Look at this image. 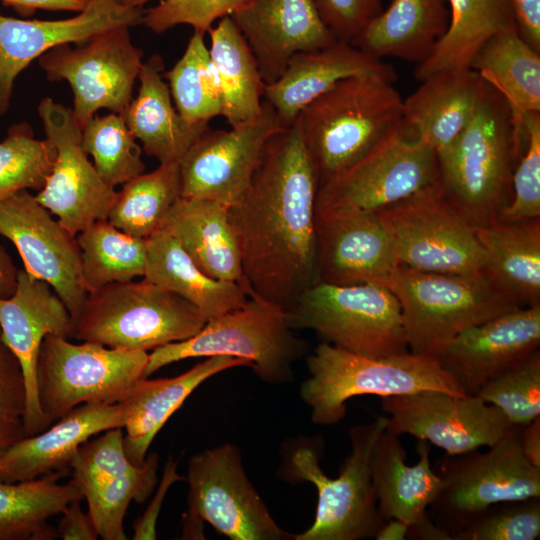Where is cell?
I'll use <instances>...</instances> for the list:
<instances>
[{"label":"cell","instance_id":"obj_1","mask_svg":"<svg viewBox=\"0 0 540 540\" xmlns=\"http://www.w3.org/2000/svg\"><path fill=\"white\" fill-rule=\"evenodd\" d=\"M317 188L294 122L268 140L246 194L229 208L249 296L287 310L317 283Z\"/></svg>","mask_w":540,"mask_h":540},{"label":"cell","instance_id":"obj_2","mask_svg":"<svg viewBox=\"0 0 540 540\" xmlns=\"http://www.w3.org/2000/svg\"><path fill=\"white\" fill-rule=\"evenodd\" d=\"M523 120L503 96L480 77L471 117L437 153L444 195L473 226L499 221L513 196L514 170L526 147Z\"/></svg>","mask_w":540,"mask_h":540},{"label":"cell","instance_id":"obj_3","mask_svg":"<svg viewBox=\"0 0 540 540\" xmlns=\"http://www.w3.org/2000/svg\"><path fill=\"white\" fill-rule=\"evenodd\" d=\"M395 80L391 66L344 78L299 113L295 122L318 188L402 127Z\"/></svg>","mask_w":540,"mask_h":540},{"label":"cell","instance_id":"obj_4","mask_svg":"<svg viewBox=\"0 0 540 540\" xmlns=\"http://www.w3.org/2000/svg\"><path fill=\"white\" fill-rule=\"evenodd\" d=\"M306 363L309 377L301 383L299 394L317 425L340 422L346 402L359 395L386 397L429 390L466 395L433 355L408 351L370 358L322 342Z\"/></svg>","mask_w":540,"mask_h":540},{"label":"cell","instance_id":"obj_5","mask_svg":"<svg viewBox=\"0 0 540 540\" xmlns=\"http://www.w3.org/2000/svg\"><path fill=\"white\" fill-rule=\"evenodd\" d=\"M306 351L294 335L285 310L256 295L232 311L207 320L194 336L152 350L144 377L173 362L194 357L227 355L246 360L268 384L292 379L293 364Z\"/></svg>","mask_w":540,"mask_h":540},{"label":"cell","instance_id":"obj_6","mask_svg":"<svg viewBox=\"0 0 540 540\" xmlns=\"http://www.w3.org/2000/svg\"><path fill=\"white\" fill-rule=\"evenodd\" d=\"M206 322L189 301L144 278L90 292L73 337L109 348L148 352L194 336Z\"/></svg>","mask_w":540,"mask_h":540},{"label":"cell","instance_id":"obj_7","mask_svg":"<svg viewBox=\"0 0 540 540\" xmlns=\"http://www.w3.org/2000/svg\"><path fill=\"white\" fill-rule=\"evenodd\" d=\"M390 290L411 353L435 356L463 330L521 308L483 273L443 274L399 265Z\"/></svg>","mask_w":540,"mask_h":540},{"label":"cell","instance_id":"obj_8","mask_svg":"<svg viewBox=\"0 0 540 540\" xmlns=\"http://www.w3.org/2000/svg\"><path fill=\"white\" fill-rule=\"evenodd\" d=\"M388 417L353 426L348 434L351 453L339 476L330 478L321 469L320 454L313 446L293 453L288 472L296 481L312 483L317 490L313 524L294 540H361L375 538L386 522L377 507L370 461L374 445L385 430Z\"/></svg>","mask_w":540,"mask_h":540},{"label":"cell","instance_id":"obj_9","mask_svg":"<svg viewBox=\"0 0 540 540\" xmlns=\"http://www.w3.org/2000/svg\"><path fill=\"white\" fill-rule=\"evenodd\" d=\"M285 313L293 330H312L323 342L359 355L383 358L409 351L400 304L386 287L318 282Z\"/></svg>","mask_w":540,"mask_h":540},{"label":"cell","instance_id":"obj_10","mask_svg":"<svg viewBox=\"0 0 540 540\" xmlns=\"http://www.w3.org/2000/svg\"><path fill=\"white\" fill-rule=\"evenodd\" d=\"M149 353L109 348L47 335L37 362V391L44 418L51 425L86 403L124 401L144 377Z\"/></svg>","mask_w":540,"mask_h":540},{"label":"cell","instance_id":"obj_11","mask_svg":"<svg viewBox=\"0 0 540 540\" xmlns=\"http://www.w3.org/2000/svg\"><path fill=\"white\" fill-rule=\"evenodd\" d=\"M186 481L188 510L183 538H203L209 523L232 540H289L247 477L237 446L232 443L206 449L189 459Z\"/></svg>","mask_w":540,"mask_h":540},{"label":"cell","instance_id":"obj_12","mask_svg":"<svg viewBox=\"0 0 540 540\" xmlns=\"http://www.w3.org/2000/svg\"><path fill=\"white\" fill-rule=\"evenodd\" d=\"M489 450L445 455L437 473L443 487L434 502L439 527L451 537L492 505L540 497V468L524 456L520 426Z\"/></svg>","mask_w":540,"mask_h":540},{"label":"cell","instance_id":"obj_13","mask_svg":"<svg viewBox=\"0 0 540 540\" xmlns=\"http://www.w3.org/2000/svg\"><path fill=\"white\" fill-rule=\"evenodd\" d=\"M397 263L443 274L480 272L484 250L474 227L444 195L441 185L376 211Z\"/></svg>","mask_w":540,"mask_h":540},{"label":"cell","instance_id":"obj_14","mask_svg":"<svg viewBox=\"0 0 540 540\" xmlns=\"http://www.w3.org/2000/svg\"><path fill=\"white\" fill-rule=\"evenodd\" d=\"M440 184L437 153L402 127L317 189L315 211L376 212Z\"/></svg>","mask_w":540,"mask_h":540},{"label":"cell","instance_id":"obj_15","mask_svg":"<svg viewBox=\"0 0 540 540\" xmlns=\"http://www.w3.org/2000/svg\"><path fill=\"white\" fill-rule=\"evenodd\" d=\"M119 26L72 48L57 45L39 57L51 81L66 80L73 92V117L82 129L100 109L122 114L133 98L143 52Z\"/></svg>","mask_w":540,"mask_h":540},{"label":"cell","instance_id":"obj_16","mask_svg":"<svg viewBox=\"0 0 540 540\" xmlns=\"http://www.w3.org/2000/svg\"><path fill=\"white\" fill-rule=\"evenodd\" d=\"M283 128L263 99L254 119L229 130L206 129L179 162L181 197L209 199L228 208L246 194L268 140Z\"/></svg>","mask_w":540,"mask_h":540},{"label":"cell","instance_id":"obj_17","mask_svg":"<svg viewBox=\"0 0 540 540\" xmlns=\"http://www.w3.org/2000/svg\"><path fill=\"white\" fill-rule=\"evenodd\" d=\"M46 138L56 157L37 201L73 235L96 221L108 218L117 191L106 184L82 147V129L72 109L43 98L37 107Z\"/></svg>","mask_w":540,"mask_h":540},{"label":"cell","instance_id":"obj_18","mask_svg":"<svg viewBox=\"0 0 540 540\" xmlns=\"http://www.w3.org/2000/svg\"><path fill=\"white\" fill-rule=\"evenodd\" d=\"M0 235L15 245L25 271L53 288L75 329L89 295L77 235L54 219L28 190L0 202Z\"/></svg>","mask_w":540,"mask_h":540},{"label":"cell","instance_id":"obj_19","mask_svg":"<svg viewBox=\"0 0 540 540\" xmlns=\"http://www.w3.org/2000/svg\"><path fill=\"white\" fill-rule=\"evenodd\" d=\"M380 398L382 410L389 414L385 430L430 442L446 455L490 447L514 427L497 407L477 395L429 390Z\"/></svg>","mask_w":540,"mask_h":540},{"label":"cell","instance_id":"obj_20","mask_svg":"<svg viewBox=\"0 0 540 540\" xmlns=\"http://www.w3.org/2000/svg\"><path fill=\"white\" fill-rule=\"evenodd\" d=\"M317 283L391 287L399 264L376 212L315 211Z\"/></svg>","mask_w":540,"mask_h":540},{"label":"cell","instance_id":"obj_21","mask_svg":"<svg viewBox=\"0 0 540 540\" xmlns=\"http://www.w3.org/2000/svg\"><path fill=\"white\" fill-rule=\"evenodd\" d=\"M0 330L5 344L21 363L27 391L26 437L49 426L40 408L37 391V362L44 338L74 336L71 315L53 288L45 281L18 269L14 293L0 298Z\"/></svg>","mask_w":540,"mask_h":540},{"label":"cell","instance_id":"obj_22","mask_svg":"<svg viewBox=\"0 0 540 540\" xmlns=\"http://www.w3.org/2000/svg\"><path fill=\"white\" fill-rule=\"evenodd\" d=\"M540 345V305L517 308L456 335L436 355L468 395L527 359Z\"/></svg>","mask_w":540,"mask_h":540},{"label":"cell","instance_id":"obj_23","mask_svg":"<svg viewBox=\"0 0 540 540\" xmlns=\"http://www.w3.org/2000/svg\"><path fill=\"white\" fill-rule=\"evenodd\" d=\"M142 8L97 5L61 20H24L0 15V116L9 108L14 82L34 59L61 44H84L119 26L143 23Z\"/></svg>","mask_w":540,"mask_h":540},{"label":"cell","instance_id":"obj_24","mask_svg":"<svg viewBox=\"0 0 540 540\" xmlns=\"http://www.w3.org/2000/svg\"><path fill=\"white\" fill-rule=\"evenodd\" d=\"M230 17L252 50L266 85L281 76L295 54L337 41L317 0H250Z\"/></svg>","mask_w":540,"mask_h":540},{"label":"cell","instance_id":"obj_25","mask_svg":"<svg viewBox=\"0 0 540 540\" xmlns=\"http://www.w3.org/2000/svg\"><path fill=\"white\" fill-rule=\"evenodd\" d=\"M128 408L114 404H81L44 431L28 436L0 456V481L15 483L52 474L66 475L78 447L99 432L124 427Z\"/></svg>","mask_w":540,"mask_h":540},{"label":"cell","instance_id":"obj_26","mask_svg":"<svg viewBox=\"0 0 540 540\" xmlns=\"http://www.w3.org/2000/svg\"><path fill=\"white\" fill-rule=\"evenodd\" d=\"M399 437L387 430L380 434L371 455V478L383 519H399L412 527L429 520L427 507L438 496L443 481L432 470L429 442L418 441L419 460L409 466Z\"/></svg>","mask_w":540,"mask_h":540},{"label":"cell","instance_id":"obj_27","mask_svg":"<svg viewBox=\"0 0 540 540\" xmlns=\"http://www.w3.org/2000/svg\"><path fill=\"white\" fill-rule=\"evenodd\" d=\"M403 99L402 132L436 153L447 148L467 125L480 83L473 69L440 71Z\"/></svg>","mask_w":540,"mask_h":540},{"label":"cell","instance_id":"obj_28","mask_svg":"<svg viewBox=\"0 0 540 540\" xmlns=\"http://www.w3.org/2000/svg\"><path fill=\"white\" fill-rule=\"evenodd\" d=\"M389 66L351 43L336 41L324 48L295 54L281 76L265 85L263 99L273 107L283 127H288L305 106L338 81Z\"/></svg>","mask_w":540,"mask_h":540},{"label":"cell","instance_id":"obj_29","mask_svg":"<svg viewBox=\"0 0 540 540\" xmlns=\"http://www.w3.org/2000/svg\"><path fill=\"white\" fill-rule=\"evenodd\" d=\"M160 229L170 233L206 275L237 282L248 292L228 207L209 199L180 197Z\"/></svg>","mask_w":540,"mask_h":540},{"label":"cell","instance_id":"obj_30","mask_svg":"<svg viewBox=\"0 0 540 540\" xmlns=\"http://www.w3.org/2000/svg\"><path fill=\"white\" fill-rule=\"evenodd\" d=\"M251 365L227 355L207 357L188 371L171 378L141 377L125 399L128 414L124 450L134 465H141L157 433L205 380L229 368Z\"/></svg>","mask_w":540,"mask_h":540},{"label":"cell","instance_id":"obj_31","mask_svg":"<svg viewBox=\"0 0 540 540\" xmlns=\"http://www.w3.org/2000/svg\"><path fill=\"white\" fill-rule=\"evenodd\" d=\"M164 62L153 54L143 61L139 89L121 114L143 150L160 164L180 162L207 126H190L180 117L162 74Z\"/></svg>","mask_w":540,"mask_h":540},{"label":"cell","instance_id":"obj_32","mask_svg":"<svg viewBox=\"0 0 540 540\" xmlns=\"http://www.w3.org/2000/svg\"><path fill=\"white\" fill-rule=\"evenodd\" d=\"M483 275L518 307L540 305V218L474 227Z\"/></svg>","mask_w":540,"mask_h":540},{"label":"cell","instance_id":"obj_33","mask_svg":"<svg viewBox=\"0 0 540 540\" xmlns=\"http://www.w3.org/2000/svg\"><path fill=\"white\" fill-rule=\"evenodd\" d=\"M448 21L445 0H392L350 43L379 60L394 57L419 64L429 56Z\"/></svg>","mask_w":540,"mask_h":540},{"label":"cell","instance_id":"obj_34","mask_svg":"<svg viewBox=\"0 0 540 540\" xmlns=\"http://www.w3.org/2000/svg\"><path fill=\"white\" fill-rule=\"evenodd\" d=\"M143 277L189 301L207 320L239 308L249 297L239 283L214 279L202 272L164 229L147 238Z\"/></svg>","mask_w":540,"mask_h":540},{"label":"cell","instance_id":"obj_35","mask_svg":"<svg viewBox=\"0 0 540 540\" xmlns=\"http://www.w3.org/2000/svg\"><path fill=\"white\" fill-rule=\"evenodd\" d=\"M209 56L221 97V116L230 127L257 117L263 105L265 83L256 58L230 16L209 31Z\"/></svg>","mask_w":540,"mask_h":540},{"label":"cell","instance_id":"obj_36","mask_svg":"<svg viewBox=\"0 0 540 540\" xmlns=\"http://www.w3.org/2000/svg\"><path fill=\"white\" fill-rule=\"evenodd\" d=\"M447 28L429 56L417 65L415 77L455 69H471L473 60L495 35L516 27L506 0H447Z\"/></svg>","mask_w":540,"mask_h":540},{"label":"cell","instance_id":"obj_37","mask_svg":"<svg viewBox=\"0 0 540 540\" xmlns=\"http://www.w3.org/2000/svg\"><path fill=\"white\" fill-rule=\"evenodd\" d=\"M471 69L503 96L519 120L540 112V52L519 36L516 27L491 38Z\"/></svg>","mask_w":540,"mask_h":540},{"label":"cell","instance_id":"obj_38","mask_svg":"<svg viewBox=\"0 0 540 540\" xmlns=\"http://www.w3.org/2000/svg\"><path fill=\"white\" fill-rule=\"evenodd\" d=\"M60 475L9 483L0 481V540H53L56 528L48 523L61 514L70 501L82 499L70 480L58 484Z\"/></svg>","mask_w":540,"mask_h":540},{"label":"cell","instance_id":"obj_39","mask_svg":"<svg viewBox=\"0 0 540 540\" xmlns=\"http://www.w3.org/2000/svg\"><path fill=\"white\" fill-rule=\"evenodd\" d=\"M180 197L179 163H162L154 171L123 184L107 220L131 236L147 239L160 229L164 217Z\"/></svg>","mask_w":540,"mask_h":540},{"label":"cell","instance_id":"obj_40","mask_svg":"<svg viewBox=\"0 0 540 540\" xmlns=\"http://www.w3.org/2000/svg\"><path fill=\"white\" fill-rule=\"evenodd\" d=\"M77 240L89 293L107 284L144 276L147 239L131 236L104 219L78 233Z\"/></svg>","mask_w":540,"mask_h":540},{"label":"cell","instance_id":"obj_41","mask_svg":"<svg viewBox=\"0 0 540 540\" xmlns=\"http://www.w3.org/2000/svg\"><path fill=\"white\" fill-rule=\"evenodd\" d=\"M174 106L190 126L221 116V97L205 33L194 31L176 64L165 74Z\"/></svg>","mask_w":540,"mask_h":540},{"label":"cell","instance_id":"obj_42","mask_svg":"<svg viewBox=\"0 0 540 540\" xmlns=\"http://www.w3.org/2000/svg\"><path fill=\"white\" fill-rule=\"evenodd\" d=\"M159 457L156 453L131 472L83 493L95 530L104 540H126L124 517L131 501L143 503L156 487Z\"/></svg>","mask_w":540,"mask_h":540},{"label":"cell","instance_id":"obj_43","mask_svg":"<svg viewBox=\"0 0 540 540\" xmlns=\"http://www.w3.org/2000/svg\"><path fill=\"white\" fill-rule=\"evenodd\" d=\"M82 147L109 186L115 188L144 173L141 148L121 114L94 116L82 128Z\"/></svg>","mask_w":540,"mask_h":540},{"label":"cell","instance_id":"obj_44","mask_svg":"<svg viewBox=\"0 0 540 540\" xmlns=\"http://www.w3.org/2000/svg\"><path fill=\"white\" fill-rule=\"evenodd\" d=\"M55 157L52 142L36 139L29 123L12 125L0 142V202L22 190L40 191Z\"/></svg>","mask_w":540,"mask_h":540},{"label":"cell","instance_id":"obj_45","mask_svg":"<svg viewBox=\"0 0 540 540\" xmlns=\"http://www.w3.org/2000/svg\"><path fill=\"white\" fill-rule=\"evenodd\" d=\"M497 407L514 426L540 417V351L484 383L475 394Z\"/></svg>","mask_w":540,"mask_h":540},{"label":"cell","instance_id":"obj_46","mask_svg":"<svg viewBox=\"0 0 540 540\" xmlns=\"http://www.w3.org/2000/svg\"><path fill=\"white\" fill-rule=\"evenodd\" d=\"M540 536V497L490 506L452 540H535Z\"/></svg>","mask_w":540,"mask_h":540},{"label":"cell","instance_id":"obj_47","mask_svg":"<svg viewBox=\"0 0 540 540\" xmlns=\"http://www.w3.org/2000/svg\"><path fill=\"white\" fill-rule=\"evenodd\" d=\"M137 466L125 453L122 427L112 428L78 447L70 462L71 480L83 495L86 490L127 474Z\"/></svg>","mask_w":540,"mask_h":540},{"label":"cell","instance_id":"obj_48","mask_svg":"<svg viewBox=\"0 0 540 540\" xmlns=\"http://www.w3.org/2000/svg\"><path fill=\"white\" fill-rule=\"evenodd\" d=\"M526 147L512 179L511 203L499 218L517 222L540 218V112L524 115Z\"/></svg>","mask_w":540,"mask_h":540},{"label":"cell","instance_id":"obj_49","mask_svg":"<svg viewBox=\"0 0 540 540\" xmlns=\"http://www.w3.org/2000/svg\"><path fill=\"white\" fill-rule=\"evenodd\" d=\"M250 0H160L144 12L143 23L151 31L162 34L181 24L194 31L208 33L213 24L231 16Z\"/></svg>","mask_w":540,"mask_h":540},{"label":"cell","instance_id":"obj_50","mask_svg":"<svg viewBox=\"0 0 540 540\" xmlns=\"http://www.w3.org/2000/svg\"><path fill=\"white\" fill-rule=\"evenodd\" d=\"M27 391L20 361L0 330V456L26 437Z\"/></svg>","mask_w":540,"mask_h":540},{"label":"cell","instance_id":"obj_51","mask_svg":"<svg viewBox=\"0 0 540 540\" xmlns=\"http://www.w3.org/2000/svg\"><path fill=\"white\" fill-rule=\"evenodd\" d=\"M317 5L334 38L348 43L382 11V0H317Z\"/></svg>","mask_w":540,"mask_h":540},{"label":"cell","instance_id":"obj_52","mask_svg":"<svg viewBox=\"0 0 540 540\" xmlns=\"http://www.w3.org/2000/svg\"><path fill=\"white\" fill-rule=\"evenodd\" d=\"M177 462L169 459L165 465L158 489L144 514L133 524L134 540H154L157 538L156 523L158 515L169 487L181 480H185L176 472Z\"/></svg>","mask_w":540,"mask_h":540},{"label":"cell","instance_id":"obj_53","mask_svg":"<svg viewBox=\"0 0 540 540\" xmlns=\"http://www.w3.org/2000/svg\"><path fill=\"white\" fill-rule=\"evenodd\" d=\"M519 36L540 52V0H506Z\"/></svg>","mask_w":540,"mask_h":540},{"label":"cell","instance_id":"obj_54","mask_svg":"<svg viewBox=\"0 0 540 540\" xmlns=\"http://www.w3.org/2000/svg\"><path fill=\"white\" fill-rule=\"evenodd\" d=\"M81 499L69 502L63 510L56 528L57 536L63 540H96L98 534L88 513L82 511Z\"/></svg>","mask_w":540,"mask_h":540},{"label":"cell","instance_id":"obj_55","mask_svg":"<svg viewBox=\"0 0 540 540\" xmlns=\"http://www.w3.org/2000/svg\"><path fill=\"white\" fill-rule=\"evenodd\" d=\"M23 16L33 15L38 9L49 11L82 12L90 0H1Z\"/></svg>","mask_w":540,"mask_h":540},{"label":"cell","instance_id":"obj_56","mask_svg":"<svg viewBox=\"0 0 540 540\" xmlns=\"http://www.w3.org/2000/svg\"><path fill=\"white\" fill-rule=\"evenodd\" d=\"M520 444L526 459L540 468V417L520 426Z\"/></svg>","mask_w":540,"mask_h":540},{"label":"cell","instance_id":"obj_57","mask_svg":"<svg viewBox=\"0 0 540 540\" xmlns=\"http://www.w3.org/2000/svg\"><path fill=\"white\" fill-rule=\"evenodd\" d=\"M18 269L4 246L0 244V298L10 297L17 285Z\"/></svg>","mask_w":540,"mask_h":540},{"label":"cell","instance_id":"obj_58","mask_svg":"<svg viewBox=\"0 0 540 540\" xmlns=\"http://www.w3.org/2000/svg\"><path fill=\"white\" fill-rule=\"evenodd\" d=\"M410 525L399 519L387 520L378 531L377 540H404L408 535Z\"/></svg>","mask_w":540,"mask_h":540},{"label":"cell","instance_id":"obj_59","mask_svg":"<svg viewBox=\"0 0 540 540\" xmlns=\"http://www.w3.org/2000/svg\"><path fill=\"white\" fill-rule=\"evenodd\" d=\"M152 0H117V3L125 7L142 8V6Z\"/></svg>","mask_w":540,"mask_h":540},{"label":"cell","instance_id":"obj_60","mask_svg":"<svg viewBox=\"0 0 540 540\" xmlns=\"http://www.w3.org/2000/svg\"><path fill=\"white\" fill-rule=\"evenodd\" d=\"M90 2L97 5H116L117 0H90Z\"/></svg>","mask_w":540,"mask_h":540}]
</instances>
